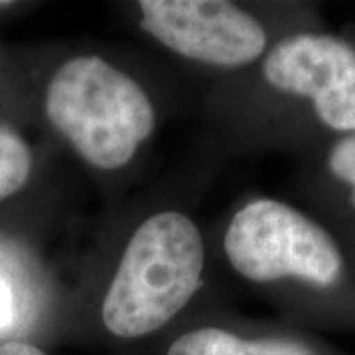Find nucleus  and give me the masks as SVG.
Masks as SVG:
<instances>
[{
	"label": "nucleus",
	"instance_id": "obj_3",
	"mask_svg": "<svg viewBox=\"0 0 355 355\" xmlns=\"http://www.w3.org/2000/svg\"><path fill=\"white\" fill-rule=\"evenodd\" d=\"M231 266L253 282L300 279L331 286L342 279L336 241L304 214L275 200H257L231 219L225 231Z\"/></svg>",
	"mask_w": 355,
	"mask_h": 355
},
{
	"label": "nucleus",
	"instance_id": "obj_8",
	"mask_svg": "<svg viewBox=\"0 0 355 355\" xmlns=\"http://www.w3.org/2000/svg\"><path fill=\"white\" fill-rule=\"evenodd\" d=\"M328 166L334 176L352 188V203L355 207V132L334 146L328 158Z\"/></svg>",
	"mask_w": 355,
	"mask_h": 355
},
{
	"label": "nucleus",
	"instance_id": "obj_9",
	"mask_svg": "<svg viewBox=\"0 0 355 355\" xmlns=\"http://www.w3.org/2000/svg\"><path fill=\"white\" fill-rule=\"evenodd\" d=\"M14 324V294L6 279L0 277V331Z\"/></svg>",
	"mask_w": 355,
	"mask_h": 355
},
{
	"label": "nucleus",
	"instance_id": "obj_10",
	"mask_svg": "<svg viewBox=\"0 0 355 355\" xmlns=\"http://www.w3.org/2000/svg\"><path fill=\"white\" fill-rule=\"evenodd\" d=\"M0 355H48L46 352H42L38 345L28 342H4L0 343Z\"/></svg>",
	"mask_w": 355,
	"mask_h": 355
},
{
	"label": "nucleus",
	"instance_id": "obj_4",
	"mask_svg": "<svg viewBox=\"0 0 355 355\" xmlns=\"http://www.w3.org/2000/svg\"><path fill=\"white\" fill-rule=\"evenodd\" d=\"M140 26L166 48L202 64L241 67L263 55L266 34L247 10L225 0H142Z\"/></svg>",
	"mask_w": 355,
	"mask_h": 355
},
{
	"label": "nucleus",
	"instance_id": "obj_6",
	"mask_svg": "<svg viewBox=\"0 0 355 355\" xmlns=\"http://www.w3.org/2000/svg\"><path fill=\"white\" fill-rule=\"evenodd\" d=\"M164 355H322L294 338H243L223 328H196L178 336Z\"/></svg>",
	"mask_w": 355,
	"mask_h": 355
},
{
	"label": "nucleus",
	"instance_id": "obj_7",
	"mask_svg": "<svg viewBox=\"0 0 355 355\" xmlns=\"http://www.w3.org/2000/svg\"><path fill=\"white\" fill-rule=\"evenodd\" d=\"M32 170V154L12 128L0 125V200L24 188Z\"/></svg>",
	"mask_w": 355,
	"mask_h": 355
},
{
	"label": "nucleus",
	"instance_id": "obj_2",
	"mask_svg": "<svg viewBox=\"0 0 355 355\" xmlns=\"http://www.w3.org/2000/svg\"><path fill=\"white\" fill-rule=\"evenodd\" d=\"M46 113L77 154L101 170L128 164L154 130L144 89L99 55H77L55 69Z\"/></svg>",
	"mask_w": 355,
	"mask_h": 355
},
{
	"label": "nucleus",
	"instance_id": "obj_5",
	"mask_svg": "<svg viewBox=\"0 0 355 355\" xmlns=\"http://www.w3.org/2000/svg\"><path fill=\"white\" fill-rule=\"evenodd\" d=\"M265 79L275 89L314 101L318 119L355 132V48L326 34L280 40L266 55Z\"/></svg>",
	"mask_w": 355,
	"mask_h": 355
},
{
	"label": "nucleus",
	"instance_id": "obj_1",
	"mask_svg": "<svg viewBox=\"0 0 355 355\" xmlns=\"http://www.w3.org/2000/svg\"><path fill=\"white\" fill-rule=\"evenodd\" d=\"M200 229L180 211L148 217L128 241L103 300L105 330L119 340L150 336L182 312L202 280Z\"/></svg>",
	"mask_w": 355,
	"mask_h": 355
}]
</instances>
